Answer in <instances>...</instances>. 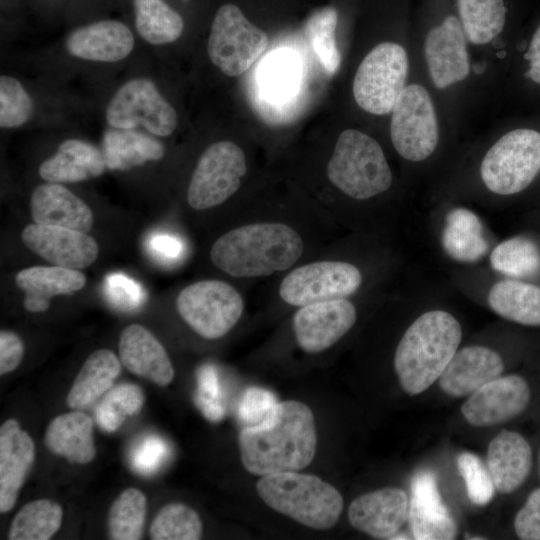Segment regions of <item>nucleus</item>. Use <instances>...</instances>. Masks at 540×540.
<instances>
[{"instance_id": "473e14b6", "label": "nucleus", "mask_w": 540, "mask_h": 540, "mask_svg": "<svg viewBox=\"0 0 540 540\" xmlns=\"http://www.w3.org/2000/svg\"><path fill=\"white\" fill-rule=\"evenodd\" d=\"M62 507L49 499H38L25 504L13 518L9 540H48L60 528Z\"/></svg>"}, {"instance_id": "39448f33", "label": "nucleus", "mask_w": 540, "mask_h": 540, "mask_svg": "<svg viewBox=\"0 0 540 540\" xmlns=\"http://www.w3.org/2000/svg\"><path fill=\"white\" fill-rule=\"evenodd\" d=\"M327 176L336 188L357 200L377 196L392 184V172L379 143L355 129L340 133Z\"/></svg>"}, {"instance_id": "72a5a7b5", "label": "nucleus", "mask_w": 540, "mask_h": 540, "mask_svg": "<svg viewBox=\"0 0 540 540\" xmlns=\"http://www.w3.org/2000/svg\"><path fill=\"white\" fill-rule=\"evenodd\" d=\"M460 21L473 44H487L504 28V0H457Z\"/></svg>"}, {"instance_id": "49530a36", "label": "nucleus", "mask_w": 540, "mask_h": 540, "mask_svg": "<svg viewBox=\"0 0 540 540\" xmlns=\"http://www.w3.org/2000/svg\"><path fill=\"white\" fill-rule=\"evenodd\" d=\"M107 293L110 299L119 307L132 309L142 301L141 287L132 279L121 274L107 277Z\"/></svg>"}, {"instance_id": "412c9836", "label": "nucleus", "mask_w": 540, "mask_h": 540, "mask_svg": "<svg viewBox=\"0 0 540 540\" xmlns=\"http://www.w3.org/2000/svg\"><path fill=\"white\" fill-rule=\"evenodd\" d=\"M134 44L131 30L117 20H102L79 27L67 36L65 42L72 56L107 63L125 59Z\"/></svg>"}, {"instance_id": "ddd939ff", "label": "nucleus", "mask_w": 540, "mask_h": 540, "mask_svg": "<svg viewBox=\"0 0 540 540\" xmlns=\"http://www.w3.org/2000/svg\"><path fill=\"white\" fill-rule=\"evenodd\" d=\"M362 275L354 265L341 261H319L288 273L279 287L281 299L292 306L346 298L356 292Z\"/></svg>"}, {"instance_id": "c85d7f7f", "label": "nucleus", "mask_w": 540, "mask_h": 540, "mask_svg": "<svg viewBox=\"0 0 540 540\" xmlns=\"http://www.w3.org/2000/svg\"><path fill=\"white\" fill-rule=\"evenodd\" d=\"M121 372V360L108 349L91 353L78 372L67 395L70 408L87 407L111 389Z\"/></svg>"}, {"instance_id": "c03bdc74", "label": "nucleus", "mask_w": 540, "mask_h": 540, "mask_svg": "<svg viewBox=\"0 0 540 540\" xmlns=\"http://www.w3.org/2000/svg\"><path fill=\"white\" fill-rule=\"evenodd\" d=\"M276 397L268 390L252 387L245 391L238 409L244 427L263 424L277 405Z\"/></svg>"}, {"instance_id": "bb28decb", "label": "nucleus", "mask_w": 540, "mask_h": 540, "mask_svg": "<svg viewBox=\"0 0 540 540\" xmlns=\"http://www.w3.org/2000/svg\"><path fill=\"white\" fill-rule=\"evenodd\" d=\"M44 442L54 454L76 464H87L96 455L93 421L79 411L53 418L46 428Z\"/></svg>"}, {"instance_id": "7ed1b4c3", "label": "nucleus", "mask_w": 540, "mask_h": 540, "mask_svg": "<svg viewBox=\"0 0 540 540\" xmlns=\"http://www.w3.org/2000/svg\"><path fill=\"white\" fill-rule=\"evenodd\" d=\"M462 338L458 320L443 310L419 316L399 341L394 369L400 385L409 395L427 390L457 352Z\"/></svg>"}, {"instance_id": "864d4df0", "label": "nucleus", "mask_w": 540, "mask_h": 540, "mask_svg": "<svg viewBox=\"0 0 540 540\" xmlns=\"http://www.w3.org/2000/svg\"><path fill=\"white\" fill-rule=\"evenodd\" d=\"M150 248L154 253L167 258H174L181 251L180 242L168 235L153 236L150 240Z\"/></svg>"}, {"instance_id": "f257e3e1", "label": "nucleus", "mask_w": 540, "mask_h": 540, "mask_svg": "<svg viewBox=\"0 0 540 540\" xmlns=\"http://www.w3.org/2000/svg\"><path fill=\"white\" fill-rule=\"evenodd\" d=\"M238 445L243 467L253 475L300 471L316 454L314 415L302 402H278L263 424L243 427Z\"/></svg>"}, {"instance_id": "6ab92c4d", "label": "nucleus", "mask_w": 540, "mask_h": 540, "mask_svg": "<svg viewBox=\"0 0 540 540\" xmlns=\"http://www.w3.org/2000/svg\"><path fill=\"white\" fill-rule=\"evenodd\" d=\"M35 460V446L15 419L0 427V512L15 505L19 492Z\"/></svg>"}, {"instance_id": "c9c22d12", "label": "nucleus", "mask_w": 540, "mask_h": 540, "mask_svg": "<svg viewBox=\"0 0 540 540\" xmlns=\"http://www.w3.org/2000/svg\"><path fill=\"white\" fill-rule=\"evenodd\" d=\"M492 267L514 277H530L540 273V250L525 237H514L498 244L490 255Z\"/></svg>"}, {"instance_id": "423d86ee", "label": "nucleus", "mask_w": 540, "mask_h": 540, "mask_svg": "<svg viewBox=\"0 0 540 540\" xmlns=\"http://www.w3.org/2000/svg\"><path fill=\"white\" fill-rule=\"evenodd\" d=\"M540 170V133L515 129L503 135L485 154L480 174L493 193L511 195L527 188Z\"/></svg>"}, {"instance_id": "6e6552de", "label": "nucleus", "mask_w": 540, "mask_h": 540, "mask_svg": "<svg viewBox=\"0 0 540 540\" xmlns=\"http://www.w3.org/2000/svg\"><path fill=\"white\" fill-rule=\"evenodd\" d=\"M268 41L267 34L252 24L239 7L227 3L215 14L207 51L216 67L235 77L247 71L265 52Z\"/></svg>"}, {"instance_id": "e433bc0d", "label": "nucleus", "mask_w": 540, "mask_h": 540, "mask_svg": "<svg viewBox=\"0 0 540 540\" xmlns=\"http://www.w3.org/2000/svg\"><path fill=\"white\" fill-rule=\"evenodd\" d=\"M337 21V11L333 7H324L315 11L305 25L306 38L329 75H333L341 63L335 40Z\"/></svg>"}, {"instance_id": "7c9ffc66", "label": "nucleus", "mask_w": 540, "mask_h": 540, "mask_svg": "<svg viewBox=\"0 0 540 540\" xmlns=\"http://www.w3.org/2000/svg\"><path fill=\"white\" fill-rule=\"evenodd\" d=\"M491 309L522 325H540V287L517 280H502L488 293Z\"/></svg>"}, {"instance_id": "f03ea898", "label": "nucleus", "mask_w": 540, "mask_h": 540, "mask_svg": "<svg viewBox=\"0 0 540 540\" xmlns=\"http://www.w3.org/2000/svg\"><path fill=\"white\" fill-rule=\"evenodd\" d=\"M303 241L283 223H253L228 231L211 247L210 259L233 277H261L290 268L303 253Z\"/></svg>"}, {"instance_id": "2eb2a0df", "label": "nucleus", "mask_w": 540, "mask_h": 540, "mask_svg": "<svg viewBox=\"0 0 540 540\" xmlns=\"http://www.w3.org/2000/svg\"><path fill=\"white\" fill-rule=\"evenodd\" d=\"M529 401L530 388L525 379L507 375L489 381L472 393L461 412L473 426H492L522 413Z\"/></svg>"}, {"instance_id": "5fc2aeb1", "label": "nucleus", "mask_w": 540, "mask_h": 540, "mask_svg": "<svg viewBox=\"0 0 540 540\" xmlns=\"http://www.w3.org/2000/svg\"><path fill=\"white\" fill-rule=\"evenodd\" d=\"M473 70L476 73H482L485 70V65L481 67L479 64H476L473 66Z\"/></svg>"}, {"instance_id": "b1692460", "label": "nucleus", "mask_w": 540, "mask_h": 540, "mask_svg": "<svg viewBox=\"0 0 540 540\" xmlns=\"http://www.w3.org/2000/svg\"><path fill=\"white\" fill-rule=\"evenodd\" d=\"M532 450L519 433L502 430L488 446L487 469L495 489L509 494L518 489L529 475Z\"/></svg>"}, {"instance_id": "8fccbe9b", "label": "nucleus", "mask_w": 540, "mask_h": 540, "mask_svg": "<svg viewBox=\"0 0 540 540\" xmlns=\"http://www.w3.org/2000/svg\"><path fill=\"white\" fill-rule=\"evenodd\" d=\"M24 355V344L14 332H0V374L14 371L21 363Z\"/></svg>"}, {"instance_id": "ea45409f", "label": "nucleus", "mask_w": 540, "mask_h": 540, "mask_svg": "<svg viewBox=\"0 0 540 540\" xmlns=\"http://www.w3.org/2000/svg\"><path fill=\"white\" fill-rule=\"evenodd\" d=\"M300 68L295 56L278 51L268 57L260 72V86L270 100H284L293 95L299 81Z\"/></svg>"}, {"instance_id": "a878e982", "label": "nucleus", "mask_w": 540, "mask_h": 540, "mask_svg": "<svg viewBox=\"0 0 540 540\" xmlns=\"http://www.w3.org/2000/svg\"><path fill=\"white\" fill-rule=\"evenodd\" d=\"M106 163L94 145L79 139L60 143L57 152L39 167L40 177L50 183H75L101 176Z\"/></svg>"}, {"instance_id": "cd10ccee", "label": "nucleus", "mask_w": 540, "mask_h": 540, "mask_svg": "<svg viewBox=\"0 0 540 540\" xmlns=\"http://www.w3.org/2000/svg\"><path fill=\"white\" fill-rule=\"evenodd\" d=\"M106 167L128 170L164 156V146L151 136L133 129H108L102 141Z\"/></svg>"}, {"instance_id": "f3484780", "label": "nucleus", "mask_w": 540, "mask_h": 540, "mask_svg": "<svg viewBox=\"0 0 540 540\" xmlns=\"http://www.w3.org/2000/svg\"><path fill=\"white\" fill-rule=\"evenodd\" d=\"M424 54L434 85L443 89L467 78L470 62L461 21L450 15L431 29L425 39Z\"/></svg>"}, {"instance_id": "de8ad7c7", "label": "nucleus", "mask_w": 540, "mask_h": 540, "mask_svg": "<svg viewBox=\"0 0 540 540\" xmlns=\"http://www.w3.org/2000/svg\"><path fill=\"white\" fill-rule=\"evenodd\" d=\"M166 451L167 447L162 439L149 436L139 443L134 450L132 456L133 466L141 473H150L160 465Z\"/></svg>"}, {"instance_id": "c756f323", "label": "nucleus", "mask_w": 540, "mask_h": 540, "mask_svg": "<svg viewBox=\"0 0 540 540\" xmlns=\"http://www.w3.org/2000/svg\"><path fill=\"white\" fill-rule=\"evenodd\" d=\"M442 244L446 253L460 262H475L488 251L481 221L465 208H455L447 214Z\"/></svg>"}, {"instance_id": "79ce46f5", "label": "nucleus", "mask_w": 540, "mask_h": 540, "mask_svg": "<svg viewBox=\"0 0 540 540\" xmlns=\"http://www.w3.org/2000/svg\"><path fill=\"white\" fill-rule=\"evenodd\" d=\"M409 522L417 540H451L456 538L457 526L448 510L424 507L411 499Z\"/></svg>"}, {"instance_id": "9b49d317", "label": "nucleus", "mask_w": 540, "mask_h": 540, "mask_svg": "<svg viewBox=\"0 0 540 540\" xmlns=\"http://www.w3.org/2000/svg\"><path fill=\"white\" fill-rule=\"evenodd\" d=\"M247 171L245 154L231 141L205 149L192 174L187 201L195 210L221 205L237 192Z\"/></svg>"}, {"instance_id": "f704fd0d", "label": "nucleus", "mask_w": 540, "mask_h": 540, "mask_svg": "<svg viewBox=\"0 0 540 540\" xmlns=\"http://www.w3.org/2000/svg\"><path fill=\"white\" fill-rule=\"evenodd\" d=\"M147 500L143 492L127 488L113 501L108 513V533L113 540L142 538Z\"/></svg>"}, {"instance_id": "58836bf2", "label": "nucleus", "mask_w": 540, "mask_h": 540, "mask_svg": "<svg viewBox=\"0 0 540 540\" xmlns=\"http://www.w3.org/2000/svg\"><path fill=\"white\" fill-rule=\"evenodd\" d=\"M143 390L135 384H120L111 389L96 409L98 425L106 432L116 431L124 420L143 406Z\"/></svg>"}, {"instance_id": "3c124183", "label": "nucleus", "mask_w": 540, "mask_h": 540, "mask_svg": "<svg viewBox=\"0 0 540 540\" xmlns=\"http://www.w3.org/2000/svg\"><path fill=\"white\" fill-rule=\"evenodd\" d=\"M198 388L195 396L220 402V386L214 369L202 367L198 372Z\"/></svg>"}, {"instance_id": "2f4dec72", "label": "nucleus", "mask_w": 540, "mask_h": 540, "mask_svg": "<svg viewBox=\"0 0 540 540\" xmlns=\"http://www.w3.org/2000/svg\"><path fill=\"white\" fill-rule=\"evenodd\" d=\"M135 27L139 36L152 45L176 41L182 34V17L163 0H133Z\"/></svg>"}, {"instance_id": "aec40b11", "label": "nucleus", "mask_w": 540, "mask_h": 540, "mask_svg": "<svg viewBox=\"0 0 540 540\" xmlns=\"http://www.w3.org/2000/svg\"><path fill=\"white\" fill-rule=\"evenodd\" d=\"M119 357L131 373L158 386L169 385L174 378L171 360L158 339L144 326L125 327L119 339Z\"/></svg>"}, {"instance_id": "5701e85b", "label": "nucleus", "mask_w": 540, "mask_h": 540, "mask_svg": "<svg viewBox=\"0 0 540 540\" xmlns=\"http://www.w3.org/2000/svg\"><path fill=\"white\" fill-rule=\"evenodd\" d=\"M34 223L64 227L88 233L94 216L90 207L70 190L58 183L37 186L30 198Z\"/></svg>"}, {"instance_id": "6e6d98bb", "label": "nucleus", "mask_w": 540, "mask_h": 540, "mask_svg": "<svg viewBox=\"0 0 540 540\" xmlns=\"http://www.w3.org/2000/svg\"><path fill=\"white\" fill-rule=\"evenodd\" d=\"M539 464H540V454H539Z\"/></svg>"}, {"instance_id": "37998d69", "label": "nucleus", "mask_w": 540, "mask_h": 540, "mask_svg": "<svg viewBox=\"0 0 540 540\" xmlns=\"http://www.w3.org/2000/svg\"><path fill=\"white\" fill-rule=\"evenodd\" d=\"M457 467L463 477L469 499L476 505H486L494 494V483L482 461L473 453L457 457Z\"/></svg>"}, {"instance_id": "603ef678", "label": "nucleus", "mask_w": 540, "mask_h": 540, "mask_svg": "<svg viewBox=\"0 0 540 540\" xmlns=\"http://www.w3.org/2000/svg\"><path fill=\"white\" fill-rule=\"evenodd\" d=\"M524 59L529 60L530 69L525 76L540 84V26L533 35L528 51L524 54Z\"/></svg>"}, {"instance_id": "1a4fd4ad", "label": "nucleus", "mask_w": 540, "mask_h": 540, "mask_svg": "<svg viewBox=\"0 0 540 540\" xmlns=\"http://www.w3.org/2000/svg\"><path fill=\"white\" fill-rule=\"evenodd\" d=\"M181 318L201 337L214 340L226 335L239 321L244 302L240 293L220 280H202L178 294Z\"/></svg>"}, {"instance_id": "0eeeda50", "label": "nucleus", "mask_w": 540, "mask_h": 540, "mask_svg": "<svg viewBox=\"0 0 540 540\" xmlns=\"http://www.w3.org/2000/svg\"><path fill=\"white\" fill-rule=\"evenodd\" d=\"M408 56L393 42L374 47L360 63L354 80L353 96L360 108L374 115L392 111L406 87Z\"/></svg>"}, {"instance_id": "20e7f679", "label": "nucleus", "mask_w": 540, "mask_h": 540, "mask_svg": "<svg viewBox=\"0 0 540 540\" xmlns=\"http://www.w3.org/2000/svg\"><path fill=\"white\" fill-rule=\"evenodd\" d=\"M256 490L270 508L312 529L328 530L342 514L340 492L315 475L289 471L261 476Z\"/></svg>"}, {"instance_id": "a18cd8bd", "label": "nucleus", "mask_w": 540, "mask_h": 540, "mask_svg": "<svg viewBox=\"0 0 540 540\" xmlns=\"http://www.w3.org/2000/svg\"><path fill=\"white\" fill-rule=\"evenodd\" d=\"M516 535L523 540H540V488L534 490L514 520Z\"/></svg>"}, {"instance_id": "dca6fc26", "label": "nucleus", "mask_w": 540, "mask_h": 540, "mask_svg": "<svg viewBox=\"0 0 540 540\" xmlns=\"http://www.w3.org/2000/svg\"><path fill=\"white\" fill-rule=\"evenodd\" d=\"M21 239L29 250L52 265L70 269L92 265L99 254V246L93 237L59 226L28 224Z\"/></svg>"}, {"instance_id": "4468645a", "label": "nucleus", "mask_w": 540, "mask_h": 540, "mask_svg": "<svg viewBox=\"0 0 540 540\" xmlns=\"http://www.w3.org/2000/svg\"><path fill=\"white\" fill-rule=\"evenodd\" d=\"M356 319L355 306L345 298L311 303L295 313L293 330L299 347L314 354L339 341Z\"/></svg>"}, {"instance_id": "f8f14e48", "label": "nucleus", "mask_w": 540, "mask_h": 540, "mask_svg": "<svg viewBox=\"0 0 540 540\" xmlns=\"http://www.w3.org/2000/svg\"><path fill=\"white\" fill-rule=\"evenodd\" d=\"M105 116L112 128L143 126L160 137L172 134L178 124L175 109L146 78H133L121 85L111 97Z\"/></svg>"}, {"instance_id": "393cba45", "label": "nucleus", "mask_w": 540, "mask_h": 540, "mask_svg": "<svg viewBox=\"0 0 540 540\" xmlns=\"http://www.w3.org/2000/svg\"><path fill=\"white\" fill-rule=\"evenodd\" d=\"M15 282L25 293V309L40 313L48 310L53 297L71 295L81 290L86 284V277L77 269L55 265L33 266L20 270Z\"/></svg>"}, {"instance_id": "a211bd4d", "label": "nucleus", "mask_w": 540, "mask_h": 540, "mask_svg": "<svg viewBox=\"0 0 540 540\" xmlns=\"http://www.w3.org/2000/svg\"><path fill=\"white\" fill-rule=\"evenodd\" d=\"M409 514V500L399 488L388 487L362 494L348 509L350 524L374 538L392 539Z\"/></svg>"}, {"instance_id": "a19ab883", "label": "nucleus", "mask_w": 540, "mask_h": 540, "mask_svg": "<svg viewBox=\"0 0 540 540\" xmlns=\"http://www.w3.org/2000/svg\"><path fill=\"white\" fill-rule=\"evenodd\" d=\"M34 114V104L23 85L14 77H0V126L17 128L28 122Z\"/></svg>"}, {"instance_id": "9d476101", "label": "nucleus", "mask_w": 540, "mask_h": 540, "mask_svg": "<svg viewBox=\"0 0 540 540\" xmlns=\"http://www.w3.org/2000/svg\"><path fill=\"white\" fill-rule=\"evenodd\" d=\"M391 113L390 136L397 153L412 162L428 158L439 139L437 117L428 91L419 84L406 86Z\"/></svg>"}, {"instance_id": "09e8293b", "label": "nucleus", "mask_w": 540, "mask_h": 540, "mask_svg": "<svg viewBox=\"0 0 540 540\" xmlns=\"http://www.w3.org/2000/svg\"><path fill=\"white\" fill-rule=\"evenodd\" d=\"M412 499L420 505L437 510H447L441 500L436 479L431 472L417 473L411 483Z\"/></svg>"}, {"instance_id": "4be33fe9", "label": "nucleus", "mask_w": 540, "mask_h": 540, "mask_svg": "<svg viewBox=\"0 0 540 540\" xmlns=\"http://www.w3.org/2000/svg\"><path fill=\"white\" fill-rule=\"evenodd\" d=\"M504 370L500 355L484 346L457 351L439 377L440 388L452 397L474 393Z\"/></svg>"}, {"instance_id": "4c0bfd02", "label": "nucleus", "mask_w": 540, "mask_h": 540, "mask_svg": "<svg viewBox=\"0 0 540 540\" xmlns=\"http://www.w3.org/2000/svg\"><path fill=\"white\" fill-rule=\"evenodd\" d=\"M202 529L201 518L194 509L183 503H169L159 510L149 533L153 540H197Z\"/></svg>"}]
</instances>
